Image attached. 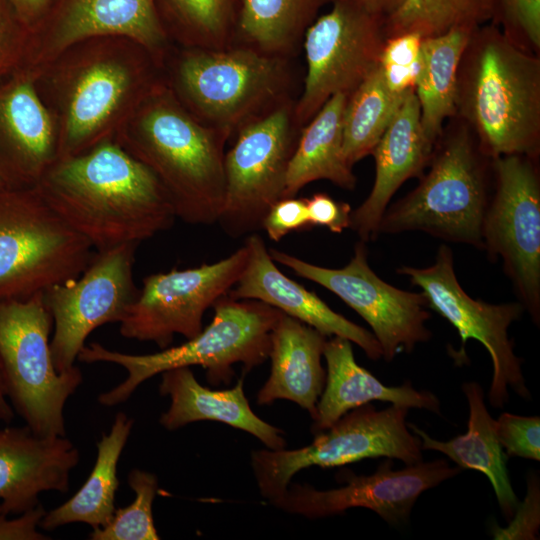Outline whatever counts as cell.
I'll list each match as a JSON object with an SVG mask.
<instances>
[{
  "label": "cell",
  "mask_w": 540,
  "mask_h": 540,
  "mask_svg": "<svg viewBox=\"0 0 540 540\" xmlns=\"http://www.w3.org/2000/svg\"><path fill=\"white\" fill-rule=\"evenodd\" d=\"M294 109L282 102L238 131L225 154V200L218 223L232 238L262 229V222L284 198L288 165L298 139Z\"/></svg>",
  "instance_id": "obj_12"
},
{
  "label": "cell",
  "mask_w": 540,
  "mask_h": 540,
  "mask_svg": "<svg viewBox=\"0 0 540 540\" xmlns=\"http://www.w3.org/2000/svg\"><path fill=\"white\" fill-rule=\"evenodd\" d=\"M35 187L96 252L139 245L168 230L177 218L152 170L109 142L57 158Z\"/></svg>",
  "instance_id": "obj_1"
},
{
  "label": "cell",
  "mask_w": 540,
  "mask_h": 540,
  "mask_svg": "<svg viewBox=\"0 0 540 540\" xmlns=\"http://www.w3.org/2000/svg\"><path fill=\"white\" fill-rule=\"evenodd\" d=\"M128 484L135 499L128 506L117 509L111 520L100 528L92 529V540H158L152 505L158 491L155 474L133 469L128 475Z\"/></svg>",
  "instance_id": "obj_35"
},
{
  "label": "cell",
  "mask_w": 540,
  "mask_h": 540,
  "mask_svg": "<svg viewBox=\"0 0 540 540\" xmlns=\"http://www.w3.org/2000/svg\"><path fill=\"white\" fill-rule=\"evenodd\" d=\"M422 40L423 37L414 32L386 38L379 65L392 93L404 95L415 90L423 65Z\"/></svg>",
  "instance_id": "obj_36"
},
{
  "label": "cell",
  "mask_w": 540,
  "mask_h": 540,
  "mask_svg": "<svg viewBox=\"0 0 540 540\" xmlns=\"http://www.w3.org/2000/svg\"><path fill=\"white\" fill-rule=\"evenodd\" d=\"M462 389L469 404L465 434L440 441L412 423H407V426L420 438L422 449L439 451L462 469H472L486 475L502 515L509 522L519 501L510 483L506 466L508 457L498 441L495 420L486 408L483 389L477 382H466Z\"/></svg>",
  "instance_id": "obj_26"
},
{
  "label": "cell",
  "mask_w": 540,
  "mask_h": 540,
  "mask_svg": "<svg viewBox=\"0 0 540 540\" xmlns=\"http://www.w3.org/2000/svg\"><path fill=\"white\" fill-rule=\"evenodd\" d=\"M323 357L327 365L326 381L312 418L310 430L313 434L328 429L347 412L371 401L441 414L440 401L432 392L418 391L410 382L386 386L358 365L351 342L345 338L329 337Z\"/></svg>",
  "instance_id": "obj_23"
},
{
  "label": "cell",
  "mask_w": 540,
  "mask_h": 540,
  "mask_svg": "<svg viewBox=\"0 0 540 540\" xmlns=\"http://www.w3.org/2000/svg\"><path fill=\"white\" fill-rule=\"evenodd\" d=\"M540 526V486L536 472L527 476V494L518 503L516 511L506 528L498 525L492 528L494 539H528L538 538Z\"/></svg>",
  "instance_id": "obj_40"
},
{
  "label": "cell",
  "mask_w": 540,
  "mask_h": 540,
  "mask_svg": "<svg viewBox=\"0 0 540 540\" xmlns=\"http://www.w3.org/2000/svg\"><path fill=\"white\" fill-rule=\"evenodd\" d=\"M212 308V321L199 334L156 353L133 355L97 342L85 345L77 360L114 363L127 371L126 379L101 393L98 402L107 407L119 405L144 381L177 367L201 366L209 383L227 385L235 375L234 364L241 363L245 375L269 358L271 332L282 311L258 300L233 299L227 294Z\"/></svg>",
  "instance_id": "obj_3"
},
{
  "label": "cell",
  "mask_w": 540,
  "mask_h": 540,
  "mask_svg": "<svg viewBox=\"0 0 540 540\" xmlns=\"http://www.w3.org/2000/svg\"><path fill=\"white\" fill-rule=\"evenodd\" d=\"M311 227L306 199L295 197L283 198L276 202L262 222V229L276 242L291 232Z\"/></svg>",
  "instance_id": "obj_41"
},
{
  "label": "cell",
  "mask_w": 540,
  "mask_h": 540,
  "mask_svg": "<svg viewBox=\"0 0 540 540\" xmlns=\"http://www.w3.org/2000/svg\"><path fill=\"white\" fill-rule=\"evenodd\" d=\"M352 4L363 11L385 20L392 15L405 0H332Z\"/></svg>",
  "instance_id": "obj_45"
},
{
  "label": "cell",
  "mask_w": 540,
  "mask_h": 540,
  "mask_svg": "<svg viewBox=\"0 0 540 540\" xmlns=\"http://www.w3.org/2000/svg\"><path fill=\"white\" fill-rule=\"evenodd\" d=\"M283 57L245 46L203 49L179 66L186 97L207 126L226 138L274 108L286 86Z\"/></svg>",
  "instance_id": "obj_9"
},
{
  "label": "cell",
  "mask_w": 540,
  "mask_h": 540,
  "mask_svg": "<svg viewBox=\"0 0 540 540\" xmlns=\"http://www.w3.org/2000/svg\"><path fill=\"white\" fill-rule=\"evenodd\" d=\"M488 160L468 126L439 140L429 171L416 188L385 210L379 235L421 231L483 249V222L492 195Z\"/></svg>",
  "instance_id": "obj_4"
},
{
  "label": "cell",
  "mask_w": 540,
  "mask_h": 540,
  "mask_svg": "<svg viewBox=\"0 0 540 540\" xmlns=\"http://www.w3.org/2000/svg\"><path fill=\"white\" fill-rule=\"evenodd\" d=\"M53 326L43 293L0 300V374L8 401L33 432L66 436L64 407L83 381L81 370L56 371Z\"/></svg>",
  "instance_id": "obj_7"
},
{
  "label": "cell",
  "mask_w": 540,
  "mask_h": 540,
  "mask_svg": "<svg viewBox=\"0 0 540 540\" xmlns=\"http://www.w3.org/2000/svg\"><path fill=\"white\" fill-rule=\"evenodd\" d=\"M473 30L455 28L422 40L423 65L415 94L423 133L433 145L441 138L444 121L457 113L458 71Z\"/></svg>",
  "instance_id": "obj_29"
},
{
  "label": "cell",
  "mask_w": 540,
  "mask_h": 540,
  "mask_svg": "<svg viewBox=\"0 0 540 540\" xmlns=\"http://www.w3.org/2000/svg\"><path fill=\"white\" fill-rule=\"evenodd\" d=\"M14 413L15 412L6 397L3 381L0 374V421L9 423L11 420H13Z\"/></svg>",
  "instance_id": "obj_46"
},
{
  "label": "cell",
  "mask_w": 540,
  "mask_h": 540,
  "mask_svg": "<svg viewBox=\"0 0 540 540\" xmlns=\"http://www.w3.org/2000/svg\"><path fill=\"white\" fill-rule=\"evenodd\" d=\"M325 0H241L236 33L247 46L283 57L313 23Z\"/></svg>",
  "instance_id": "obj_31"
},
{
  "label": "cell",
  "mask_w": 540,
  "mask_h": 540,
  "mask_svg": "<svg viewBox=\"0 0 540 540\" xmlns=\"http://www.w3.org/2000/svg\"><path fill=\"white\" fill-rule=\"evenodd\" d=\"M94 254L35 186L0 189V300H24L75 279Z\"/></svg>",
  "instance_id": "obj_6"
},
{
  "label": "cell",
  "mask_w": 540,
  "mask_h": 540,
  "mask_svg": "<svg viewBox=\"0 0 540 540\" xmlns=\"http://www.w3.org/2000/svg\"><path fill=\"white\" fill-rule=\"evenodd\" d=\"M226 137L177 106L159 102L144 114L133 157L166 190L176 217L192 225L218 223L225 200Z\"/></svg>",
  "instance_id": "obj_5"
},
{
  "label": "cell",
  "mask_w": 540,
  "mask_h": 540,
  "mask_svg": "<svg viewBox=\"0 0 540 540\" xmlns=\"http://www.w3.org/2000/svg\"><path fill=\"white\" fill-rule=\"evenodd\" d=\"M57 159L53 127L28 75L0 83V180L34 187Z\"/></svg>",
  "instance_id": "obj_20"
},
{
  "label": "cell",
  "mask_w": 540,
  "mask_h": 540,
  "mask_svg": "<svg viewBox=\"0 0 540 540\" xmlns=\"http://www.w3.org/2000/svg\"><path fill=\"white\" fill-rule=\"evenodd\" d=\"M494 18L492 0H405L384 20L385 38L414 32L423 38L455 28L475 29Z\"/></svg>",
  "instance_id": "obj_33"
},
{
  "label": "cell",
  "mask_w": 540,
  "mask_h": 540,
  "mask_svg": "<svg viewBox=\"0 0 540 540\" xmlns=\"http://www.w3.org/2000/svg\"><path fill=\"white\" fill-rule=\"evenodd\" d=\"M243 381L244 375L231 389L212 390L196 380L190 367L166 370L161 373L159 393L169 396L170 406L161 414L159 423L173 431L197 421H217L253 435L267 449L285 448L284 432L251 409Z\"/></svg>",
  "instance_id": "obj_22"
},
{
  "label": "cell",
  "mask_w": 540,
  "mask_h": 540,
  "mask_svg": "<svg viewBox=\"0 0 540 540\" xmlns=\"http://www.w3.org/2000/svg\"><path fill=\"white\" fill-rule=\"evenodd\" d=\"M248 257L244 243L215 263L146 276L138 297L120 322V334L151 341L160 349L170 347L177 334L187 340L195 337L203 329L204 313L236 284Z\"/></svg>",
  "instance_id": "obj_14"
},
{
  "label": "cell",
  "mask_w": 540,
  "mask_h": 540,
  "mask_svg": "<svg viewBox=\"0 0 540 540\" xmlns=\"http://www.w3.org/2000/svg\"><path fill=\"white\" fill-rule=\"evenodd\" d=\"M204 49H224L236 31L241 0H154Z\"/></svg>",
  "instance_id": "obj_34"
},
{
  "label": "cell",
  "mask_w": 540,
  "mask_h": 540,
  "mask_svg": "<svg viewBox=\"0 0 540 540\" xmlns=\"http://www.w3.org/2000/svg\"><path fill=\"white\" fill-rule=\"evenodd\" d=\"M407 93H392L378 64L349 95L343 116V154L350 166L372 155Z\"/></svg>",
  "instance_id": "obj_32"
},
{
  "label": "cell",
  "mask_w": 540,
  "mask_h": 540,
  "mask_svg": "<svg viewBox=\"0 0 540 540\" xmlns=\"http://www.w3.org/2000/svg\"><path fill=\"white\" fill-rule=\"evenodd\" d=\"M408 408L391 405L377 410L368 403L314 434L311 444L298 449H260L251 454V467L260 494L274 505L300 470L330 468L363 459L385 457L412 465L422 461L420 438L407 426Z\"/></svg>",
  "instance_id": "obj_8"
},
{
  "label": "cell",
  "mask_w": 540,
  "mask_h": 540,
  "mask_svg": "<svg viewBox=\"0 0 540 540\" xmlns=\"http://www.w3.org/2000/svg\"><path fill=\"white\" fill-rule=\"evenodd\" d=\"M46 511L40 503L31 510L9 518L0 511V540H46L50 539L38 530Z\"/></svg>",
  "instance_id": "obj_43"
},
{
  "label": "cell",
  "mask_w": 540,
  "mask_h": 540,
  "mask_svg": "<svg viewBox=\"0 0 540 540\" xmlns=\"http://www.w3.org/2000/svg\"><path fill=\"white\" fill-rule=\"evenodd\" d=\"M137 247L124 244L95 251L77 278L43 292L53 320L50 349L57 372L73 368L89 334L106 323H120L138 297L133 278Z\"/></svg>",
  "instance_id": "obj_16"
},
{
  "label": "cell",
  "mask_w": 540,
  "mask_h": 540,
  "mask_svg": "<svg viewBox=\"0 0 540 540\" xmlns=\"http://www.w3.org/2000/svg\"><path fill=\"white\" fill-rule=\"evenodd\" d=\"M31 29L8 0H0V83L23 71L26 43Z\"/></svg>",
  "instance_id": "obj_39"
},
{
  "label": "cell",
  "mask_w": 540,
  "mask_h": 540,
  "mask_svg": "<svg viewBox=\"0 0 540 540\" xmlns=\"http://www.w3.org/2000/svg\"><path fill=\"white\" fill-rule=\"evenodd\" d=\"M80 454L66 436H41L28 426L0 429V511L19 515L42 492L66 493Z\"/></svg>",
  "instance_id": "obj_18"
},
{
  "label": "cell",
  "mask_w": 540,
  "mask_h": 540,
  "mask_svg": "<svg viewBox=\"0 0 540 540\" xmlns=\"http://www.w3.org/2000/svg\"><path fill=\"white\" fill-rule=\"evenodd\" d=\"M349 95H333L305 126L290 159L284 198L316 180L353 190L356 177L343 154V116Z\"/></svg>",
  "instance_id": "obj_27"
},
{
  "label": "cell",
  "mask_w": 540,
  "mask_h": 540,
  "mask_svg": "<svg viewBox=\"0 0 540 540\" xmlns=\"http://www.w3.org/2000/svg\"><path fill=\"white\" fill-rule=\"evenodd\" d=\"M245 243L249 249L248 261L240 278L227 293L229 297L261 301L327 337L349 340L373 361L382 358L380 344L373 333L335 312L314 292L283 274L258 234H250Z\"/></svg>",
  "instance_id": "obj_19"
},
{
  "label": "cell",
  "mask_w": 540,
  "mask_h": 540,
  "mask_svg": "<svg viewBox=\"0 0 540 540\" xmlns=\"http://www.w3.org/2000/svg\"><path fill=\"white\" fill-rule=\"evenodd\" d=\"M536 157L492 159L494 191L483 222V249L501 260L519 302L540 322V179Z\"/></svg>",
  "instance_id": "obj_11"
},
{
  "label": "cell",
  "mask_w": 540,
  "mask_h": 540,
  "mask_svg": "<svg viewBox=\"0 0 540 540\" xmlns=\"http://www.w3.org/2000/svg\"><path fill=\"white\" fill-rule=\"evenodd\" d=\"M462 471L447 460L420 461L394 470L387 458L370 475H356L342 470L338 481L346 484L334 489L318 490L309 484H289L273 506L290 514L318 519L344 513L350 508H367L391 526H402L409 520L419 496Z\"/></svg>",
  "instance_id": "obj_17"
},
{
  "label": "cell",
  "mask_w": 540,
  "mask_h": 540,
  "mask_svg": "<svg viewBox=\"0 0 540 540\" xmlns=\"http://www.w3.org/2000/svg\"><path fill=\"white\" fill-rule=\"evenodd\" d=\"M504 33L536 54L540 49V0H492Z\"/></svg>",
  "instance_id": "obj_37"
},
{
  "label": "cell",
  "mask_w": 540,
  "mask_h": 540,
  "mask_svg": "<svg viewBox=\"0 0 540 540\" xmlns=\"http://www.w3.org/2000/svg\"><path fill=\"white\" fill-rule=\"evenodd\" d=\"M3 187H7V186L0 180V189Z\"/></svg>",
  "instance_id": "obj_47"
},
{
  "label": "cell",
  "mask_w": 540,
  "mask_h": 540,
  "mask_svg": "<svg viewBox=\"0 0 540 540\" xmlns=\"http://www.w3.org/2000/svg\"><path fill=\"white\" fill-rule=\"evenodd\" d=\"M269 254L275 262L328 289L357 312L370 326L387 362L431 338L426 327L431 315L423 293L405 291L382 280L368 263L366 242L356 243L349 263L336 269L277 249H269Z\"/></svg>",
  "instance_id": "obj_13"
},
{
  "label": "cell",
  "mask_w": 540,
  "mask_h": 540,
  "mask_svg": "<svg viewBox=\"0 0 540 540\" xmlns=\"http://www.w3.org/2000/svg\"><path fill=\"white\" fill-rule=\"evenodd\" d=\"M495 431L507 457L540 460V418L502 413Z\"/></svg>",
  "instance_id": "obj_38"
},
{
  "label": "cell",
  "mask_w": 540,
  "mask_h": 540,
  "mask_svg": "<svg viewBox=\"0 0 540 540\" xmlns=\"http://www.w3.org/2000/svg\"><path fill=\"white\" fill-rule=\"evenodd\" d=\"M130 81L128 69L115 61L96 62L81 73L70 95L65 133L57 147V158L84 151L119 107Z\"/></svg>",
  "instance_id": "obj_30"
},
{
  "label": "cell",
  "mask_w": 540,
  "mask_h": 540,
  "mask_svg": "<svg viewBox=\"0 0 540 540\" xmlns=\"http://www.w3.org/2000/svg\"><path fill=\"white\" fill-rule=\"evenodd\" d=\"M396 271L418 286L429 309L457 330L461 347L452 355L455 364L463 365L468 360L465 346L469 339L477 340L487 349L493 364L488 398L494 408H502L508 402V387L525 400L530 399L522 360L515 355L514 344L508 335L511 324L521 319L525 310L519 301L491 304L470 297L457 279L453 252L445 244L439 247L432 265L424 268L401 266Z\"/></svg>",
  "instance_id": "obj_10"
},
{
  "label": "cell",
  "mask_w": 540,
  "mask_h": 540,
  "mask_svg": "<svg viewBox=\"0 0 540 540\" xmlns=\"http://www.w3.org/2000/svg\"><path fill=\"white\" fill-rule=\"evenodd\" d=\"M327 339L315 328L282 313L271 332V371L257 394V403L289 400L313 418L326 381L321 360Z\"/></svg>",
  "instance_id": "obj_24"
},
{
  "label": "cell",
  "mask_w": 540,
  "mask_h": 540,
  "mask_svg": "<svg viewBox=\"0 0 540 540\" xmlns=\"http://www.w3.org/2000/svg\"><path fill=\"white\" fill-rule=\"evenodd\" d=\"M436 145L423 133L419 101L415 90H411L372 153V189L362 204L351 211L349 228L361 241L378 238L379 224L391 198L407 179L422 176Z\"/></svg>",
  "instance_id": "obj_21"
},
{
  "label": "cell",
  "mask_w": 540,
  "mask_h": 540,
  "mask_svg": "<svg viewBox=\"0 0 540 540\" xmlns=\"http://www.w3.org/2000/svg\"><path fill=\"white\" fill-rule=\"evenodd\" d=\"M20 19L32 30L51 0H8Z\"/></svg>",
  "instance_id": "obj_44"
},
{
  "label": "cell",
  "mask_w": 540,
  "mask_h": 540,
  "mask_svg": "<svg viewBox=\"0 0 540 540\" xmlns=\"http://www.w3.org/2000/svg\"><path fill=\"white\" fill-rule=\"evenodd\" d=\"M133 423L124 412L116 414L109 433L97 442V458L89 477L70 499L45 513L40 528L50 531L79 522L94 529L111 520L119 487L117 465Z\"/></svg>",
  "instance_id": "obj_28"
},
{
  "label": "cell",
  "mask_w": 540,
  "mask_h": 540,
  "mask_svg": "<svg viewBox=\"0 0 540 540\" xmlns=\"http://www.w3.org/2000/svg\"><path fill=\"white\" fill-rule=\"evenodd\" d=\"M61 48L105 34L128 36L147 47L164 36L154 0H51L39 22Z\"/></svg>",
  "instance_id": "obj_25"
},
{
  "label": "cell",
  "mask_w": 540,
  "mask_h": 540,
  "mask_svg": "<svg viewBox=\"0 0 540 540\" xmlns=\"http://www.w3.org/2000/svg\"><path fill=\"white\" fill-rule=\"evenodd\" d=\"M457 112L490 159L536 157L540 142V60L495 25L475 28L458 71Z\"/></svg>",
  "instance_id": "obj_2"
},
{
  "label": "cell",
  "mask_w": 540,
  "mask_h": 540,
  "mask_svg": "<svg viewBox=\"0 0 540 540\" xmlns=\"http://www.w3.org/2000/svg\"><path fill=\"white\" fill-rule=\"evenodd\" d=\"M305 199L312 227L324 226L333 233H341L349 228L352 211L349 204L337 202L324 193H316Z\"/></svg>",
  "instance_id": "obj_42"
},
{
  "label": "cell",
  "mask_w": 540,
  "mask_h": 540,
  "mask_svg": "<svg viewBox=\"0 0 540 540\" xmlns=\"http://www.w3.org/2000/svg\"><path fill=\"white\" fill-rule=\"evenodd\" d=\"M384 20L341 1L304 34L307 74L294 108L296 124L308 123L335 94L350 95L379 64Z\"/></svg>",
  "instance_id": "obj_15"
}]
</instances>
